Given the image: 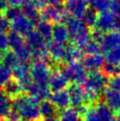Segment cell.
Returning <instances> with one entry per match:
<instances>
[{"label": "cell", "mask_w": 120, "mask_h": 121, "mask_svg": "<svg viewBox=\"0 0 120 121\" xmlns=\"http://www.w3.org/2000/svg\"><path fill=\"white\" fill-rule=\"evenodd\" d=\"M39 101L30 95H19L12 101V109L17 111L20 118L27 121L43 120L39 110Z\"/></svg>", "instance_id": "1"}, {"label": "cell", "mask_w": 120, "mask_h": 121, "mask_svg": "<svg viewBox=\"0 0 120 121\" xmlns=\"http://www.w3.org/2000/svg\"><path fill=\"white\" fill-rule=\"evenodd\" d=\"M106 83L107 78L101 71L89 73L86 80L83 83V89L86 94L88 105L97 102L100 93H102L103 89L106 87Z\"/></svg>", "instance_id": "2"}, {"label": "cell", "mask_w": 120, "mask_h": 121, "mask_svg": "<svg viewBox=\"0 0 120 121\" xmlns=\"http://www.w3.org/2000/svg\"><path fill=\"white\" fill-rule=\"evenodd\" d=\"M66 27L69 32V37L73 41L74 45L82 49L87 43L91 40L88 27L84 24L82 19L77 18H69L67 20Z\"/></svg>", "instance_id": "3"}, {"label": "cell", "mask_w": 120, "mask_h": 121, "mask_svg": "<svg viewBox=\"0 0 120 121\" xmlns=\"http://www.w3.org/2000/svg\"><path fill=\"white\" fill-rule=\"evenodd\" d=\"M26 44L32 51V58L35 61H47L48 59V44L37 31L30 32L26 35Z\"/></svg>", "instance_id": "4"}, {"label": "cell", "mask_w": 120, "mask_h": 121, "mask_svg": "<svg viewBox=\"0 0 120 121\" xmlns=\"http://www.w3.org/2000/svg\"><path fill=\"white\" fill-rule=\"evenodd\" d=\"M61 72L68 79V81H72L74 84L78 85L83 84L88 76L87 70L80 61L67 62L63 66Z\"/></svg>", "instance_id": "5"}, {"label": "cell", "mask_w": 120, "mask_h": 121, "mask_svg": "<svg viewBox=\"0 0 120 121\" xmlns=\"http://www.w3.org/2000/svg\"><path fill=\"white\" fill-rule=\"evenodd\" d=\"M51 74L52 70L47 61H35L30 66V75L33 83L48 85Z\"/></svg>", "instance_id": "6"}, {"label": "cell", "mask_w": 120, "mask_h": 121, "mask_svg": "<svg viewBox=\"0 0 120 121\" xmlns=\"http://www.w3.org/2000/svg\"><path fill=\"white\" fill-rule=\"evenodd\" d=\"M95 27L98 31L103 34L120 29L118 25V18L112 10L99 13Z\"/></svg>", "instance_id": "7"}, {"label": "cell", "mask_w": 120, "mask_h": 121, "mask_svg": "<svg viewBox=\"0 0 120 121\" xmlns=\"http://www.w3.org/2000/svg\"><path fill=\"white\" fill-rule=\"evenodd\" d=\"M12 76L14 77V80L18 82L22 91H26L32 84L31 75H30V67L27 63L20 62L14 69H12Z\"/></svg>", "instance_id": "8"}, {"label": "cell", "mask_w": 120, "mask_h": 121, "mask_svg": "<svg viewBox=\"0 0 120 121\" xmlns=\"http://www.w3.org/2000/svg\"><path fill=\"white\" fill-rule=\"evenodd\" d=\"M68 92H69L70 95L71 104L73 105V108L78 110L79 113L83 112L85 108L88 107L86 94H85L83 87H81L78 84H73L70 86Z\"/></svg>", "instance_id": "9"}, {"label": "cell", "mask_w": 120, "mask_h": 121, "mask_svg": "<svg viewBox=\"0 0 120 121\" xmlns=\"http://www.w3.org/2000/svg\"><path fill=\"white\" fill-rule=\"evenodd\" d=\"M42 20L49 23L60 24L66 19L67 12L61 6H45L40 13Z\"/></svg>", "instance_id": "10"}, {"label": "cell", "mask_w": 120, "mask_h": 121, "mask_svg": "<svg viewBox=\"0 0 120 121\" xmlns=\"http://www.w3.org/2000/svg\"><path fill=\"white\" fill-rule=\"evenodd\" d=\"M10 28L12 29V32H15L21 36H26L34 30V22L21 12L20 15L10 21Z\"/></svg>", "instance_id": "11"}, {"label": "cell", "mask_w": 120, "mask_h": 121, "mask_svg": "<svg viewBox=\"0 0 120 121\" xmlns=\"http://www.w3.org/2000/svg\"><path fill=\"white\" fill-rule=\"evenodd\" d=\"M65 10L72 18L82 19L89 10L88 0H66Z\"/></svg>", "instance_id": "12"}, {"label": "cell", "mask_w": 120, "mask_h": 121, "mask_svg": "<svg viewBox=\"0 0 120 121\" xmlns=\"http://www.w3.org/2000/svg\"><path fill=\"white\" fill-rule=\"evenodd\" d=\"M99 45H100V50L103 53L120 45V29L114 30V31H111L108 33H104L100 38Z\"/></svg>", "instance_id": "13"}, {"label": "cell", "mask_w": 120, "mask_h": 121, "mask_svg": "<svg viewBox=\"0 0 120 121\" xmlns=\"http://www.w3.org/2000/svg\"><path fill=\"white\" fill-rule=\"evenodd\" d=\"M48 55L55 63L66 62L67 46L65 44L51 42L50 44H48Z\"/></svg>", "instance_id": "14"}, {"label": "cell", "mask_w": 120, "mask_h": 121, "mask_svg": "<svg viewBox=\"0 0 120 121\" xmlns=\"http://www.w3.org/2000/svg\"><path fill=\"white\" fill-rule=\"evenodd\" d=\"M102 95H103L104 103L114 113L120 110V92L106 86L102 91Z\"/></svg>", "instance_id": "15"}, {"label": "cell", "mask_w": 120, "mask_h": 121, "mask_svg": "<svg viewBox=\"0 0 120 121\" xmlns=\"http://www.w3.org/2000/svg\"><path fill=\"white\" fill-rule=\"evenodd\" d=\"M50 102L53 104V106L59 110H64L69 108L71 104L70 95L68 90L64 89L61 91L53 92L50 95Z\"/></svg>", "instance_id": "16"}, {"label": "cell", "mask_w": 120, "mask_h": 121, "mask_svg": "<svg viewBox=\"0 0 120 121\" xmlns=\"http://www.w3.org/2000/svg\"><path fill=\"white\" fill-rule=\"evenodd\" d=\"M68 83H69V81L64 76L63 73L59 70H56L52 72V74L50 76L48 87L50 89V91L57 92V91H61V90L66 89Z\"/></svg>", "instance_id": "17"}, {"label": "cell", "mask_w": 120, "mask_h": 121, "mask_svg": "<svg viewBox=\"0 0 120 121\" xmlns=\"http://www.w3.org/2000/svg\"><path fill=\"white\" fill-rule=\"evenodd\" d=\"M83 66L89 72L98 71L104 65V58L100 53L97 54H86L83 58Z\"/></svg>", "instance_id": "18"}, {"label": "cell", "mask_w": 120, "mask_h": 121, "mask_svg": "<svg viewBox=\"0 0 120 121\" xmlns=\"http://www.w3.org/2000/svg\"><path fill=\"white\" fill-rule=\"evenodd\" d=\"M27 93L28 95L35 98L39 102L43 100H47V98L50 97V89L48 87V85L36 84V83H33V82L28 88Z\"/></svg>", "instance_id": "19"}, {"label": "cell", "mask_w": 120, "mask_h": 121, "mask_svg": "<svg viewBox=\"0 0 120 121\" xmlns=\"http://www.w3.org/2000/svg\"><path fill=\"white\" fill-rule=\"evenodd\" d=\"M53 42L60 43V44H65L69 39V32L65 24L60 23L55 24L52 29V35H51Z\"/></svg>", "instance_id": "20"}, {"label": "cell", "mask_w": 120, "mask_h": 121, "mask_svg": "<svg viewBox=\"0 0 120 121\" xmlns=\"http://www.w3.org/2000/svg\"><path fill=\"white\" fill-rule=\"evenodd\" d=\"M116 1L113 0H88L89 6L92 8L93 11L102 13L106 11H113L114 4Z\"/></svg>", "instance_id": "21"}, {"label": "cell", "mask_w": 120, "mask_h": 121, "mask_svg": "<svg viewBox=\"0 0 120 121\" xmlns=\"http://www.w3.org/2000/svg\"><path fill=\"white\" fill-rule=\"evenodd\" d=\"M22 14L25 15L30 20H35L40 15V9H39V4L37 2H28L22 5V9H21Z\"/></svg>", "instance_id": "22"}, {"label": "cell", "mask_w": 120, "mask_h": 121, "mask_svg": "<svg viewBox=\"0 0 120 121\" xmlns=\"http://www.w3.org/2000/svg\"><path fill=\"white\" fill-rule=\"evenodd\" d=\"M103 58H104V62L106 64L120 67V45L105 52Z\"/></svg>", "instance_id": "23"}, {"label": "cell", "mask_w": 120, "mask_h": 121, "mask_svg": "<svg viewBox=\"0 0 120 121\" xmlns=\"http://www.w3.org/2000/svg\"><path fill=\"white\" fill-rule=\"evenodd\" d=\"M0 60H1V64L11 69V70L14 69L20 63L18 57L13 51H4V53L0 57Z\"/></svg>", "instance_id": "24"}, {"label": "cell", "mask_w": 120, "mask_h": 121, "mask_svg": "<svg viewBox=\"0 0 120 121\" xmlns=\"http://www.w3.org/2000/svg\"><path fill=\"white\" fill-rule=\"evenodd\" d=\"M12 110V100L9 96L0 91V118L8 117Z\"/></svg>", "instance_id": "25"}, {"label": "cell", "mask_w": 120, "mask_h": 121, "mask_svg": "<svg viewBox=\"0 0 120 121\" xmlns=\"http://www.w3.org/2000/svg\"><path fill=\"white\" fill-rule=\"evenodd\" d=\"M25 44H26V42H25L23 36H21L15 32H10L8 34V47L11 48V51L16 52L17 50H19Z\"/></svg>", "instance_id": "26"}, {"label": "cell", "mask_w": 120, "mask_h": 121, "mask_svg": "<svg viewBox=\"0 0 120 121\" xmlns=\"http://www.w3.org/2000/svg\"><path fill=\"white\" fill-rule=\"evenodd\" d=\"M95 109L97 111L98 115H99L101 121H111L113 119L114 112L111 110L104 102H96Z\"/></svg>", "instance_id": "27"}, {"label": "cell", "mask_w": 120, "mask_h": 121, "mask_svg": "<svg viewBox=\"0 0 120 121\" xmlns=\"http://www.w3.org/2000/svg\"><path fill=\"white\" fill-rule=\"evenodd\" d=\"M3 90H4L3 92L5 93L7 96H9L10 98H13V99L18 97L19 95H21V93H22V89H21L20 85L18 84V82L15 80H12V79L4 85Z\"/></svg>", "instance_id": "28"}, {"label": "cell", "mask_w": 120, "mask_h": 121, "mask_svg": "<svg viewBox=\"0 0 120 121\" xmlns=\"http://www.w3.org/2000/svg\"><path fill=\"white\" fill-rule=\"evenodd\" d=\"M39 110L41 117L43 119L56 116V108L48 100H43L39 103Z\"/></svg>", "instance_id": "29"}, {"label": "cell", "mask_w": 120, "mask_h": 121, "mask_svg": "<svg viewBox=\"0 0 120 121\" xmlns=\"http://www.w3.org/2000/svg\"><path fill=\"white\" fill-rule=\"evenodd\" d=\"M80 113L75 108H67L60 112L58 121H79Z\"/></svg>", "instance_id": "30"}, {"label": "cell", "mask_w": 120, "mask_h": 121, "mask_svg": "<svg viewBox=\"0 0 120 121\" xmlns=\"http://www.w3.org/2000/svg\"><path fill=\"white\" fill-rule=\"evenodd\" d=\"M52 29H53L52 24L47 22L45 20H41L37 24L36 31L39 33L45 40H48L51 38V35H52Z\"/></svg>", "instance_id": "31"}, {"label": "cell", "mask_w": 120, "mask_h": 121, "mask_svg": "<svg viewBox=\"0 0 120 121\" xmlns=\"http://www.w3.org/2000/svg\"><path fill=\"white\" fill-rule=\"evenodd\" d=\"M83 51L81 48L77 47L76 45H70L67 47V59L66 62H74L79 61L82 58Z\"/></svg>", "instance_id": "32"}, {"label": "cell", "mask_w": 120, "mask_h": 121, "mask_svg": "<svg viewBox=\"0 0 120 121\" xmlns=\"http://www.w3.org/2000/svg\"><path fill=\"white\" fill-rule=\"evenodd\" d=\"M14 53L16 54L17 57H18L20 62L26 63L27 61H29V60L32 58V51L28 47L27 44H25L23 47H21L19 50H17Z\"/></svg>", "instance_id": "33"}, {"label": "cell", "mask_w": 120, "mask_h": 121, "mask_svg": "<svg viewBox=\"0 0 120 121\" xmlns=\"http://www.w3.org/2000/svg\"><path fill=\"white\" fill-rule=\"evenodd\" d=\"M83 121H101L99 115H98L95 107L88 106L82 112Z\"/></svg>", "instance_id": "34"}, {"label": "cell", "mask_w": 120, "mask_h": 121, "mask_svg": "<svg viewBox=\"0 0 120 121\" xmlns=\"http://www.w3.org/2000/svg\"><path fill=\"white\" fill-rule=\"evenodd\" d=\"M97 13L93 10H88L87 13L84 15V17L82 18V21L84 22V24L89 28L95 27L96 26V22H97Z\"/></svg>", "instance_id": "35"}, {"label": "cell", "mask_w": 120, "mask_h": 121, "mask_svg": "<svg viewBox=\"0 0 120 121\" xmlns=\"http://www.w3.org/2000/svg\"><path fill=\"white\" fill-rule=\"evenodd\" d=\"M12 78V70L0 63V85H5Z\"/></svg>", "instance_id": "36"}, {"label": "cell", "mask_w": 120, "mask_h": 121, "mask_svg": "<svg viewBox=\"0 0 120 121\" xmlns=\"http://www.w3.org/2000/svg\"><path fill=\"white\" fill-rule=\"evenodd\" d=\"M82 51H84L86 54H97V53H100L101 50H100L99 43L91 38V40L82 48Z\"/></svg>", "instance_id": "37"}, {"label": "cell", "mask_w": 120, "mask_h": 121, "mask_svg": "<svg viewBox=\"0 0 120 121\" xmlns=\"http://www.w3.org/2000/svg\"><path fill=\"white\" fill-rule=\"evenodd\" d=\"M103 74L106 76V77H113V76H116V75H119L120 73V67L119 66H114V65H110V64H106L104 63L103 67Z\"/></svg>", "instance_id": "38"}, {"label": "cell", "mask_w": 120, "mask_h": 121, "mask_svg": "<svg viewBox=\"0 0 120 121\" xmlns=\"http://www.w3.org/2000/svg\"><path fill=\"white\" fill-rule=\"evenodd\" d=\"M21 14V9L19 7H17V6H10V7H8L6 11L4 12V16L6 17V18L11 21V20H13L14 18H16L18 15Z\"/></svg>", "instance_id": "39"}, {"label": "cell", "mask_w": 120, "mask_h": 121, "mask_svg": "<svg viewBox=\"0 0 120 121\" xmlns=\"http://www.w3.org/2000/svg\"><path fill=\"white\" fill-rule=\"evenodd\" d=\"M108 87L120 92V74L111 77L110 80L108 81Z\"/></svg>", "instance_id": "40"}, {"label": "cell", "mask_w": 120, "mask_h": 121, "mask_svg": "<svg viewBox=\"0 0 120 121\" xmlns=\"http://www.w3.org/2000/svg\"><path fill=\"white\" fill-rule=\"evenodd\" d=\"M10 28V21L4 15H0V32L5 33Z\"/></svg>", "instance_id": "41"}, {"label": "cell", "mask_w": 120, "mask_h": 121, "mask_svg": "<svg viewBox=\"0 0 120 121\" xmlns=\"http://www.w3.org/2000/svg\"><path fill=\"white\" fill-rule=\"evenodd\" d=\"M63 2V0H38V4L45 6H60V4Z\"/></svg>", "instance_id": "42"}, {"label": "cell", "mask_w": 120, "mask_h": 121, "mask_svg": "<svg viewBox=\"0 0 120 121\" xmlns=\"http://www.w3.org/2000/svg\"><path fill=\"white\" fill-rule=\"evenodd\" d=\"M8 48V35L0 32V51H6Z\"/></svg>", "instance_id": "43"}, {"label": "cell", "mask_w": 120, "mask_h": 121, "mask_svg": "<svg viewBox=\"0 0 120 121\" xmlns=\"http://www.w3.org/2000/svg\"><path fill=\"white\" fill-rule=\"evenodd\" d=\"M8 7H9L8 0H0V13H4Z\"/></svg>", "instance_id": "44"}, {"label": "cell", "mask_w": 120, "mask_h": 121, "mask_svg": "<svg viewBox=\"0 0 120 121\" xmlns=\"http://www.w3.org/2000/svg\"><path fill=\"white\" fill-rule=\"evenodd\" d=\"M8 3L10 4L11 6H17L19 7L21 5L26 3V0H8Z\"/></svg>", "instance_id": "45"}, {"label": "cell", "mask_w": 120, "mask_h": 121, "mask_svg": "<svg viewBox=\"0 0 120 121\" xmlns=\"http://www.w3.org/2000/svg\"><path fill=\"white\" fill-rule=\"evenodd\" d=\"M113 12L115 13V15L117 16V18L120 20V1H116L114 4V8H113Z\"/></svg>", "instance_id": "46"}, {"label": "cell", "mask_w": 120, "mask_h": 121, "mask_svg": "<svg viewBox=\"0 0 120 121\" xmlns=\"http://www.w3.org/2000/svg\"><path fill=\"white\" fill-rule=\"evenodd\" d=\"M111 121H120V119H119V118H113Z\"/></svg>", "instance_id": "47"}, {"label": "cell", "mask_w": 120, "mask_h": 121, "mask_svg": "<svg viewBox=\"0 0 120 121\" xmlns=\"http://www.w3.org/2000/svg\"><path fill=\"white\" fill-rule=\"evenodd\" d=\"M6 121H13V120H10V119H8V120H6Z\"/></svg>", "instance_id": "48"}, {"label": "cell", "mask_w": 120, "mask_h": 121, "mask_svg": "<svg viewBox=\"0 0 120 121\" xmlns=\"http://www.w3.org/2000/svg\"><path fill=\"white\" fill-rule=\"evenodd\" d=\"M113 1H117V0H113Z\"/></svg>", "instance_id": "49"}, {"label": "cell", "mask_w": 120, "mask_h": 121, "mask_svg": "<svg viewBox=\"0 0 120 121\" xmlns=\"http://www.w3.org/2000/svg\"><path fill=\"white\" fill-rule=\"evenodd\" d=\"M0 89H1V85H0Z\"/></svg>", "instance_id": "50"}, {"label": "cell", "mask_w": 120, "mask_h": 121, "mask_svg": "<svg viewBox=\"0 0 120 121\" xmlns=\"http://www.w3.org/2000/svg\"><path fill=\"white\" fill-rule=\"evenodd\" d=\"M0 121H2V120H1V118H0Z\"/></svg>", "instance_id": "51"}, {"label": "cell", "mask_w": 120, "mask_h": 121, "mask_svg": "<svg viewBox=\"0 0 120 121\" xmlns=\"http://www.w3.org/2000/svg\"><path fill=\"white\" fill-rule=\"evenodd\" d=\"M23 121H27V120H23Z\"/></svg>", "instance_id": "52"}, {"label": "cell", "mask_w": 120, "mask_h": 121, "mask_svg": "<svg viewBox=\"0 0 120 121\" xmlns=\"http://www.w3.org/2000/svg\"><path fill=\"white\" fill-rule=\"evenodd\" d=\"M0 57H1V54H0Z\"/></svg>", "instance_id": "53"}]
</instances>
